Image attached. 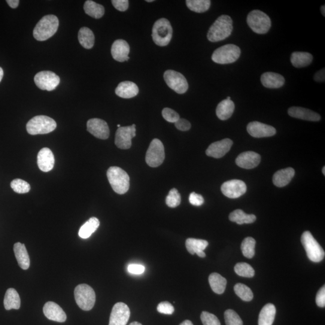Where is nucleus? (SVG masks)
<instances>
[{"mask_svg": "<svg viewBox=\"0 0 325 325\" xmlns=\"http://www.w3.org/2000/svg\"><path fill=\"white\" fill-rule=\"evenodd\" d=\"M233 20L228 15L219 17L208 30L207 39L209 41L215 42L225 40L232 35Z\"/></svg>", "mask_w": 325, "mask_h": 325, "instance_id": "nucleus-1", "label": "nucleus"}, {"mask_svg": "<svg viewBox=\"0 0 325 325\" xmlns=\"http://www.w3.org/2000/svg\"><path fill=\"white\" fill-rule=\"evenodd\" d=\"M59 21L53 15H48L42 18L33 30V36L38 41H45L55 34L58 30Z\"/></svg>", "mask_w": 325, "mask_h": 325, "instance_id": "nucleus-2", "label": "nucleus"}, {"mask_svg": "<svg viewBox=\"0 0 325 325\" xmlns=\"http://www.w3.org/2000/svg\"><path fill=\"white\" fill-rule=\"evenodd\" d=\"M107 176L112 189L118 194H125L130 188V177L123 169L112 166L108 169Z\"/></svg>", "mask_w": 325, "mask_h": 325, "instance_id": "nucleus-3", "label": "nucleus"}, {"mask_svg": "<svg viewBox=\"0 0 325 325\" xmlns=\"http://www.w3.org/2000/svg\"><path fill=\"white\" fill-rule=\"evenodd\" d=\"M172 34L171 24L166 18H160L154 23L152 38L158 46L165 47L168 45L171 41Z\"/></svg>", "mask_w": 325, "mask_h": 325, "instance_id": "nucleus-4", "label": "nucleus"}, {"mask_svg": "<svg viewBox=\"0 0 325 325\" xmlns=\"http://www.w3.org/2000/svg\"><path fill=\"white\" fill-rule=\"evenodd\" d=\"M56 127V121L44 115L33 118L26 126L27 132L31 135L48 134L55 130Z\"/></svg>", "mask_w": 325, "mask_h": 325, "instance_id": "nucleus-5", "label": "nucleus"}, {"mask_svg": "<svg viewBox=\"0 0 325 325\" xmlns=\"http://www.w3.org/2000/svg\"><path fill=\"white\" fill-rule=\"evenodd\" d=\"M241 50L237 45H224L214 51L211 56L212 61L218 64L226 65L235 62L241 56Z\"/></svg>", "mask_w": 325, "mask_h": 325, "instance_id": "nucleus-6", "label": "nucleus"}, {"mask_svg": "<svg viewBox=\"0 0 325 325\" xmlns=\"http://www.w3.org/2000/svg\"><path fill=\"white\" fill-rule=\"evenodd\" d=\"M74 296L78 306L84 311H90L95 305L96 295L93 288L86 284L77 285Z\"/></svg>", "mask_w": 325, "mask_h": 325, "instance_id": "nucleus-7", "label": "nucleus"}, {"mask_svg": "<svg viewBox=\"0 0 325 325\" xmlns=\"http://www.w3.org/2000/svg\"><path fill=\"white\" fill-rule=\"evenodd\" d=\"M301 242L308 259L312 262L318 263L323 260L325 254L323 248L308 231L302 234Z\"/></svg>", "mask_w": 325, "mask_h": 325, "instance_id": "nucleus-8", "label": "nucleus"}, {"mask_svg": "<svg viewBox=\"0 0 325 325\" xmlns=\"http://www.w3.org/2000/svg\"><path fill=\"white\" fill-rule=\"evenodd\" d=\"M247 23L251 29L257 34H266L271 27V20L262 11L254 10L248 14Z\"/></svg>", "mask_w": 325, "mask_h": 325, "instance_id": "nucleus-9", "label": "nucleus"}, {"mask_svg": "<svg viewBox=\"0 0 325 325\" xmlns=\"http://www.w3.org/2000/svg\"><path fill=\"white\" fill-rule=\"evenodd\" d=\"M165 158V148L163 143L159 139H153L146 154L145 160L147 165L152 168H156L162 165Z\"/></svg>", "mask_w": 325, "mask_h": 325, "instance_id": "nucleus-10", "label": "nucleus"}, {"mask_svg": "<svg viewBox=\"0 0 325 325\" xmlns=\"http://www.w3.org/2000/svg\"><path fill=\"white\" fill-rule=\"evenodd\" d=\"M166 83L175 92L179 94L186 93L189 88L186 78L183 75L174 70H168L164 73Z\"/></svg>", "mask_w": 325, "mask_h": 325, "instance_id": "nucleus-11", "label": "nucleus"}, {"mask_svg": "<svg viewBox=\"0 0 325 325\" xmlns=\"http://www.w3.org/2000/svg\"><path fill=\"white\" fill-rule=\"evenodd\" d=\"M34 80L39 89L48 91L55 89L60 82L59 76L50 71L38 72L35 75Z\"/></svg>", "mask_w": 325, "mask_h": 325, "instance_id": "nucleus-12", "label": "nucleus"}, {"mask_svg": "<svg viewBox=\"0 0 325 325\" xmlns=\"http://www.w3.org/2000/svg\"><path fill=\"white\" fill-rule=\"evenodd\" d=\"M135 124L128 127H121L115 135V145L122 150H128L132 147V140L136 135Z\"/></svg>", "mask_w": 325, "mask_h": 325, "instance_id": "nucleus-13", "label": "nucleus"}, {"mask_svg": "<svg viewBox=\"0 0 325 325\" xmlns=\"http://www.w3.org/2000/svg\"><path fill=\"white\" fill-rule=\"evenodd\" d=\"M247 185L244 181L232 180L225 182L222 185L221 190L224 195L229 198L236 199L247 192Z\"/></svg>", "mask_w": 325, "mask_h": 325, "instance_id": "nucleus-14", "label": "nucleus"}, {"mask_svg": "<svg viewBox=\"0 0 325 325\" xmlns=\"http://www.w3.org/2000/svg\"><path fill=\"white\" fill-rule=\"evenodd\" d=\"M130 317L129 306L123 302H118L112 308L109 325H126Z\"/></svg>", "mask_w": 325, "mask_h": 325, "instance_id": "nucleus-15", "label": "nucleus"}, {"mask_svg": "<svg viewBox=\"0 0 325 325\" xmlns=\"http://www.w3.org/2000/svg\"><path fill=\"white\" fill-rule=\"evenodd\" d=\"M87 130L91 135L100 139H107L110 135L107 123L98 118H93L87 121Z\"/></svg>", "mask_w": 325, "mask_h": 325, "instance_id": "nucleus-16", "label": "nucleus"}, {"mask_svg": "<svg viewBox=\"0 0 325 325\" xmlns=\"http://www.w3.org/2000/svg\"><path fill=\"white\" fill-rule=\"evenodd\" d=\"M247 131L251 136L256 138L271 137L274 136L276 133L274 127L257 121L249 123Z\"/></svg>", "mask_w": 325, "mask_h": 325, "instance_id": "nucleus-17", "label": "nucleus"}, {"mask_svg": "<svg viewBox=\"0 0 325 325\" xmlns=\"http://www.w3.org/2000/svg\"><path fill=\"white\" fill-rule=\"evenodd\" d=\"M233 142L230 139L212 143L206 150V154L209 157L220 159L223 157L230 150Z\"/></svg>", "mask_w": 325, "mask_h": 325, "instance_id": "nucleus-18", "label": "nucleus"}, {"mask_svg": "<svg viewBox=\"0 0 325 325\" xmlns=\"http://www.w3.org/2000/svg\"><path fill=\"white\" fill-rule=\"evenodd\" d=\"M261 157L259 154L253 151L244 152L237 157V165L242 168L251 169L256 168L259 165Z\"/></svg>", "mask_w": 325, "mask_h": 325, "instance_id": "nucleus-19", "label": "nucleus"}, {"mask_svg": "<svg viewBox=\"0 0 325 325\" xmlns=\"http://www.w3.org/2000/svg\"><path fill=\"white\" fill-rule=\"evenodd\" d=\"M130 48L127 42L123 39L115 41L112 45L111 53L113 58L118 62L129 61Z\"/></svg>", "mask_w": 325, "mask_h": 325, "instance_id": "nucleus-20", "label": "nucleus"}, {"mask_svg": "<svg viewBox=\"0 0 325 325\" xmlns=\"http://www.w3.org/2000/svg\"><path fill=\"white\" fill-rule=\"evenodd\" d=\"M44 313L48 319L63 323L66 320V315L63 309L57 303L48 302L43 308Z\"/></svg>", "mask_w": 325, "mask_h": 325, "instance_id": "nucleus-21", "label": "nucleus"}, {"mask_svg": "<svg viewBox=\"0 0 325 325\" xmlns=\"http://www.w3.org/2000/svg\"><path fill=\"white\" fill-rule=\"evenodd\" d=\"M55 159L53 152L48 148H42L38 154V165L41 171L50 172L54 168Z\"/></svg>", "mask_w": 325, "mask_h": 325, "instance_id": "nucleus-22", "label": "nucleus"}, {"mask_svg": "<svg viewBox=\"0 0 325 325\" xmlns=\"http://www.w3.org/2000/svg\"><path fill=\"white\" fill-rule=\"evenodd\" d=\"M261 82L263 86L269 89H278L284 86L285 78L277 73L267 72L261 77Z\"/></svg>", "mask_w": 325, "mask_h": 325, "instance_id": "nucleus-23", "label": "nucleus"}, {"mask_svg": "<svg viewBox=\"0 0 325 325\" xmlns=\"http://www.w3.org/2000/svg\"><path fill=\"white\" fill-rule=\"evenodd\" d=\"M288 114L290 117L297 118V119L314 121H319L321 117L319 115L315 112L309 110V109L300 107H290L288 110Z\"/></svg>", "mask_w": 325, "mask_h": 325, "instance_id": "nucleus-24", "label": "nucleus"}, {"mask_svg": "<svg viewBox=\"0 0 325 325\" xmlns=\"http://www.w3.org/2000/svg\"><path fill=\"white\" fill-rule=\"evenodd\" d=\"M139 92L137 84L129 81L121 82L115 89V93L118 96L125 99L133 98L138 95Z\"/></svg>", "mask_w": 325, "mask_h": 325, "instance_id": "nucleus-25", "label": "nucleus"}, {"mask_svg": "<svg viewBox=\"0 0 325 325\" xmlns=\"http://www.w3.org/2000/svg\"><path fill=\"white\" fill-rule=\"evenodd\" d=\"M295 171L292 168H287L276 172L273 177V183L278 187L286 186L294 177Z\"/></svg>", "mask_w": 325, "mask_h": 325, "instance_id": "nucleus-26", "label": "nucleus"}, {"mask_svg": "<svg viewBox=\"0 0 325 325\" xmlns=\"http://www.w3.org/2000/svg\"><path fill=\"white\" fill-rule=\"evenodd\" d=\"M208 243L205 240L189 238L186 240V247L189 253L192 255L196 254L199 257L204 258L206 255L203 252L208 247Z\"/></svg>", "mask_w": 325, "mask_h": 325, "instance_id": "nucleus-27", "label": "nucleus"}, {"mask_svg": "<svg viewBox=\"0 0 325 325\" xmlns=\"http://www.w3.org/2000/svg\"><path fill=\"white\" fill-rule=\"evenodd\" d=\"M14 250L18 264L21 268L27 270L30 264V257L25 245L18 242L14 245Z\"/></svg>", "mask_w": 325, "mask_h": 325, "instance_id": "nucleus-28", "label": "nucleus"}, {"mask_svg": "<svg viewBox=\"0 0 325 325\" xmlns=\"http://www.w3.org/2000/svg\"><path fill=\"white\" fill-rule=\"evenodd\" d=\"M235 109V103L232 100L226 99L218 104L215 112H216V115L219 119L226 121L232 117Z\"/></svg>", "mask_w": 325, "mask_h": 325, "instance_id": "nucleus-29", "label": "nucleus"}, {"mask_svg": "<svg viewBox=\"0 0 325 325\" xmlns=\"http://www.w3.org/2000/svg\"><path fill=\"white\" fill-rule=\"evenodd\" d=\"M4 305L6 310L12 309H18L21 306V299L19 294L13 288L6 291L4 299Z\"/></svg>", "mask_w": 325, "mask_h": 325, "instance_id": "nucleus-30", "label": "nucleus"}, {"mask_svg": "<svg viewBox=\"0 0 325 325\" xmlns=\"http://www.w3.org/2000/svg\"><path fill=\"white\" fill-rule=\"evenodd\" d=\"M276 315V308L272 303H267L261 309L259 318V325H272Z\"/></svg>", "mask_w": 325, "mask_h": 325, "instance_id": "nucleus-31", "label": "nucleus"}, {"mask_svg": "<svg viewBox=\"0 0 325 325\" xmlns=\"http://www.w3.org/2000/svg\"><path fill=\"white\" fill-rule=\"evenodd\" d=\"M291 63L296 68H304L311 64L313 60L312 54L306 52H294L291 54Z\"/></svg>", "mask_w": 325, "mask_h": 325, "instance_id": "nucleus-32", "label": "nucleus"}, {"mask_svg": "<svg viewBox=\"0 0 325 325\" xmlns=\"http://www.w3.org/2000/svg\"><path fill=\"white\" fill-rule=\"evenodd\" d=\"M209 285L215 293L222 294L224 293L227 286V279L218 273H212L209 276Z\"/></svg>", "mask_w": 325, "mask_h": 325, "instance_id": "nucleus-33", "label": "nucleus"}, {"mask_svg": "<svg viewBox=\"0 0 325 325\" xmlns=\"http://www.w3.org/2000/svg\"><path fill=\"white\" fill-rule=\"evenodd\" d=\"M100 223L98 219L92 217L89 219L80 229L78 235L81 239L89 238L92 234L95 233L99 227Z\"/></svg>", "mask_w": 325, "mask_h": 325, "instance_id": "nucleus-34", "label": "nucleus"}, {"mask_svg": "<svg viewBox=\"0 0 325 325\" xmlns=\"http://www.w3.org/2000/svg\"><path fill=\"white\" fill-rule=\"evenodd\" d=\"M78 41L81 46L86 49H91L95 44V36L90 29L82 27L78 32Z\"/></svg>", "mask_w": 325, "mask_h": 325, "instance_id": "nucleus-35", "label": "nucleus"}, {"mask_svg": "<svg viewBox=\"0 0 325 325\" xmlns=\"http://www.w3.org/2000/svg\"><path fill=\"white\" fill-rule=\"evenodd\" d=\"M84 10L85 13L95 19H99L105 13L104 8L102 5L91 0H87L85 2Z\"/></svg>", "mask_w": 325, "mask_h": 325, "instance_id": "nucleus-36", "label": "nucleus"}, {"mask_svg": "<svg viewBox=\"0 0 325 325\" xmlns=\"http://www.w3.org/2000/svg\"><path fill=\"white\" fill-rule=\"evenodd\" d=\"M230 220L239 225L254 223L256 221V216L254 214H248L242 209H236L231 212L229 215Z\"/></svg>", "mask_w": 325, "mask_h": 325, "instance_id": "nucleus-37", "label": "nucleus"}, {"mask_svg": "<svg viewBox=\"0 0 325 325\" xmlns=\"http://www.w3.org/2000/svg\"><path fill=\"white\" fill-rule=\"evenodd\" d=\"M186 3L187 8L196 13L207 11L211 5L209 0H187Z\"/></svg>", "mask_w": 325, "mask_h": 325, "instance_id": "nucleus-38", "label": "nucleus"}, {"mask_svg": "<svg viewBox=\"0 0 325 325\" xmlns=\"http://www.w3.org/2000/svg\"><path fill=\"white\" fill-rule=\"evenodd\" d=\"M256 242L253 238H245L242 242L241 250L243 254L248 259H253L255 256V248H256Z\"/></svg>", "mask_w": 325, "mask_h": 325, "instance_id": "nucleus-39", "label": "nucleus"}, {"mask_svg": "<svg viewBox=\"0 0 325 325\" xmlns=\"http://www.w3.org/2000/svg\"><path fill=\"white\" fill-rule=\"evenodd\" d=\"M234 289H235V291L237 295H238L240 298L244 300V301L250 302L251 300H253L254 297L253 291H252L251 288L248 287L247 285L244 284L238 283L235 285V287H234Z\"/></svg>", "mask_w": 325, "mask_h": 325, "instance_id": "nucleus-40", "label": "nucleus"}, {"mask_svg": "<svg viewBox=\"0 0 325 325\" xmlns=\"http://www.w3.org/2000/svg\"><path fill=\"white\" fill-rule=\"evenodd\" d=\"M236 274L245 278H253L255 275V270L253 267L246 263H239L235 267Z\"/></svg>", "mask_w": 325, "mask_h": 325, "instance_id": "nucleus-41", "label": "nucleus"}, {"mask_svg": "<svg viewBox=\"0 0 325 325\" xmlns=\"http://www.w3.org/2000/svg\"><path fill=\"white\" fill-rule=\"evenodd\" d=\"M11 186L15 192L20 194L28 193L31 189L30 185L27 182L21 179H15L11 182Z\"/></svg>", "mask_w": 325, "mask_h": 325, "instance_id": "nucleus-42", "label": "nucleus"}, {"mask_svg": "<svg viewBox=\"0 0 325 325\" xmlns=\"http://www.w3.org/2000/svg\"><path fill=\"white\" fill-rule=\"evenodd\" d=\"M181 201V195L179 193L178 190L174 188V189L170 190L168 195L167 196L166 198L167 205L171 208H175L180 205Z\"/></svg>", "mask_w": 325, "mask_h": 325, "instance_id": "nucleus-43", "label": "nucleus"}, {"mask_svg": "<svg viewBox=\"0 0 325 325\" xmlns=\"http://www.w3.org/2000/svg\"><path fill=\"white\" fill-rule=\"evenodd\" d=\"M227 325H243V321L237 312L233 309H227L224 314Z\"/></svg>", "mask_w": 325, "mask_h": 325, "instance_id": "nucleus-44", "label": "nucleus"}, {"mask_svg": "<svg viewBox=\"0 0 325 325\" xmlns=\"http://www.w3.org/2000/svg\"><path fill=\"white\" fill-rule=\"evenodd\" d=\"M200 319L203 325H221L218 318L208 312L203 311L200 315Z\"/></svg>", "mask_w": 325, "mask_h": 325, "instance_id": "nucleus-45", "label": "nucleus"}, {"mask_svg": "<svg viewBox=\"0 0 325 325\" xmlns=\"http://www.w3.org/2000/svg\"><path fill=\"white\" fill-rule=\"evenodd\" d=\"M162 116L164 119L171 123H175L180 118L177 112L170 108L163 109Z\"/></svg>", "mask_w": 325, "mask_h": 325, "instance_id": "nucleus-46", "label": "nucleus"}, {"mask_svg": "<svg viewBox=\"0 0 325 325\" xmlns=\"http://www.w3.org/2000/svg\"><path fill=\"white\" fill-rule=\"evenodd\" d=\"M157 309L160 313L168 315L174 313L175 310L174 306L169 302H162L160 303L157 306Z\"/></svg>", "mask_w": 325, "mask_h": 325, "instance_id": "nucleus-47", "label": "nucleus"}, {"mask_svg": "<svg viewBox=\"0 0 325 325\" xmlns=\"http://www.w3.org/2000/svg\"><path fill=\"white\" fill-rule=\"evenodd\" d=\"M112 3L115 9L121 12L126 11L129 6L128 0H112Z\"/></svg>", "mask_w": 325, "mask_h": 325, "instance_id": "nucleus-48", "label": "nucleus"}, {"mask_svg": "<svg viewBox=\"0 0 325 325\" xmlns=\"http://www.w3.org/2000/svg\"><path fill=\"white\" fill-rule=\"evenodd\" d=\"M128 272L131 274L133 275H141L144 273L145 267L142 264H131L128 266Z\"/></svg>", "mask_w": 325, "mask_h": 325, "instance_id": "nucleus-49", "label": "nucleus"}, {"mask_svg": "<svg viewBox=\"0 0 325 325\" xmlns=\"http://www.w3.org/2000/svg\"><path fill=\"white\" fill-rule=\"evenodd\" d=\"M189 202L193 205L200 206L204 202V199L199 194L192 192L189 196Z\"/></svg>", "mask_w": 325, "mask_h": 325, "instance_id": "nucleus-50", "label": "nucleus"}, {"mask_svg": "<svg viewBox=\"0 0 325 325\" xmlns=\"http://www.w3.org/2000/svg\"><path fill=\"white\" fill-rule=\"evenodd\" d=\"M175 126L176 128L179 130L183 131V132H186V131L189 130L191 128V124L189 121L183 119V118H180L175 123Z\"/></svg>", "mask_w": 325, "mask_h": 325, "instance_id": "nucleus-51", "label": "nucleus"}, {"mask_svg": "<svg viewBox=\"0 0 325 325\" xmlns=\"http://www.w3.org/2000/svg\"><path fill=\"white\" fill-rule=\"evenodd\" d=\"M315 301L317 306L321 308H324L325 306V287L323 285L319 291H318L316 295V299Z\"/></svg>", "mask_w": 325, "mask_h": 325, "instance_id": "nucleus-52", "label": "nucleus"}, {"mask_svg": "<svg viewBox=\"0 0 325 325\" xmlns=\"http://www.w3.org/2000/svg\"><path fill=\"white\" fill-rule=\"evenodd\" d=\"M314 80L317 82H324L325 81L324 68L315 73L314 76Z\"/></svg>", "mask_w": 325, "mask_h": 325, "instance_id": "nucleus-53", "label": "nucleus"}, {"mask_svg": "<svg viewBox=\"0 0 325 325\" xmlns=\"http://www.w3.org/2000/svg\"><path fill=\"white\" fill-rule=\"evenodd\" d=\"M6 2L8 3V4L11 8L13 9L18 8L20 3L19 0H8Z\"/></svg>", "mask_w": 325, "mask_h": 325, "instance_id": "nucleus-54", "label": "nucleus"}, {"mask_svg": "<svg viewBox=\"0 0 325 325\" xmlns=\"http://www.w3.org/2000/svg\"><path fill=\"white\" fill-rule=\"evenodd\" d=\"M180 325H193L192 321L190 320H185L183 321Z\"/></svg>", "mask_w": 325, "mask_h": 325, "instance_id": "nucleus-55", "label": "nucleus"}, {"mask_svg": "<svg viewBox=\"0 0 325 325\" xmlns=\"http://www.w3.org/2000/svg\"><path fill=\"white\" fill-rule=\"evenodd\" d=\"M3 75H4V72H3L2 68L0 67V82H1L2 80Z\"/></svg>", "mask_w": 325, "mask_h": 325, "instance_id": "nucleus-56", "label": "nucleus"}, {"mask_svg": "<svg viewBox=\"0 0 325 325\" xmlns=\"http://www.w3.org/2000/svg\"><path fill=\"white\" fill-rule=\"evenodd\" d=\"M321 14H322L323 16H325V6H322L321 7Z\"/></svg>", "mask_w": 325, "mask_h": 325, "instance_id": "nucleus-57", "label": "nucleus"}, {"mask_svg": "<svg viewBox=\"0 0 325 325\" xmlns=\"http://www.w3.org/2000/svg\"><path fill=\"white\" fill-rule=\"evenodd\" d=\"M129 325H142V324L139 322H137V321H134V322L131 323Z\"/></svg>", "mask_w": 325, "mask_h": 325, "instance_id": "nucleus-58", "label": "nucleus"}, {"mask_svg": "<svg viewBox=\"0 0 325 325\" xmlns=\"http://www.w3.org/2000/svg\"><path fill=\"white\" fill-rule=\"evenodd\" d=\"M322 172H323V175H325V167L324 166L323 168Z\"/></svg>", "mask_w": 325, "mask_h": 325, "instance_id": "nucleus-59", "label": "nucleus"}, {"mask_svg": "<svg viewBox=\"0 0 325 325\" xmlns=\"http://www.w3.org/2000/svg\"><path fill=\"white\" fill-rule=\"evenodd\" d=\"M146 2H148V3L153 2L154 0H147V1H146Z\"/></svg>", "mask_w": 325, "mask_h": 325, "instance_id": "nucleus-60", "label": "nucleus"}, {"mask_svg": "<svg viewBox=\"0 0 325 325\" xmlns=\"http://www.w3.org/2000/svg\"><path fill=\"white\" fill-rule=\"evenodd\" d=\"M227 99H228V100H232V99H231V97H230V96H228L227 98Z\"/></svg>", "mask_w": 325, "mask_h": 325, "instance_id": "nucleus-61", "label": "nucleus"}, {"mask_svg": "<svg viewBox=\"0 0 325 325\" xmlns=\"http://www.w3.org/2000/svg\"><path fill=\"white\" fill-rule=\"evenodd\" d=\"M117 126H118V128H120V127H121V125H120V124H118V125Z\"/></svg>", "mask_w": 325, "mask_h": 325, "instance_id": "nucleus-62", "label": "nucleus"}]
</instances>
